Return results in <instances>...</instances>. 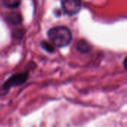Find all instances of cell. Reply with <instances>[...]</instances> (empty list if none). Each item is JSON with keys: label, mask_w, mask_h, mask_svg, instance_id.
I'll return each instance as SVG.
<instances>
[{"label": "cell", "mask_w": 127, "mask_h": 127, "mask_svg": "<svg viewBox=\"0 0 127 127\" xmlns=\"http://www.w3.org/2000/svg\"><path fill=\"white\" fill-rule=\"evenodd\" d=\"M48 36L54 45L60 48L67 46L72 39L71 31L65 26H57L48 31Z\"/></svg>", "instance_id": "1"}, {"label": "cell", "mask_w": 127, "mask_h": 127, "mask_svg": "<svg viewBox=\"0 0 127 127\" xmlns=\"http://www.w3.org/2000/svg\"><path fill=\"white\" fill-rule=\"evenodd\" d=\"M62 7L64 13L68 16H73L79 13L81 9L80 0H63Z\"/></svg>", "instance_id": "2"}, {"label": "cell", "mask_w": 127, "mask_h": 127, "mask_svg": "<svg viewBox=\"0 0 127 127\" xmlns=\"http://www.w3.org/2000/svg\"><path fill=\"white\" fill-rule=\"evenodd\" d=\"M28 77V74L27 73H21L18 74L16 75H13L11 77L4 85V88L5 89H7L10 88L11 86H19L22 84L23 83L25 82L26 79Z\"/></svg>", "instance_id": "3"}, {"label": "cell", "mask_w": 127, "mask_h": 127, "mask_svg": "<svg viewBox=\"0 0 127 127\" xmlns=\"http://www.w3.org/2000/svg\"><path fill=\"white\" fill-rule=\"evenodd\" d=\"M5 20L11 25H18V24L21 23L22 18V15L19 12L10 11V12H8L6 13Z\"/></svg>", "instance_id": "4"}, {"label": "cell", "mask_w": 127, "mask_h": 127, "mask_svg": "<svg viewBox=\"0 0 127 127\" xmlns=\"http://www.w3.org/2000/svg\"><path fill=\"white\" fill-rule=\"evenodd\" d=\"M77 49L79 52L86 54L91 50V47L89 44L85 40H80L77 45Z\"/></svg>", "instance_id": "5"}, {"label": "cell", "mask_w": 127, "mask_h": 127, "mask_svg": "<svg viewBox=\"0 0 127 127\" xmlns=\"http://www.w3.org/2000/svg\"><path fill=\"white\" fill-rule=\"evenodd\" d=\"M2 3L5 7L13 10L17 8L20 5L21 0H2Z\"/></svg>", "instance_id": "6"}, {"label": "cell", "mask_w": 127, "mask_h": 127, "mask_svg": "<svg viewBox=\"0 0 127 127\" xmlns=\"http://www.w3.org/2000/svg\"><path fill=\"white\" fill-rule=\"evenodd\" d=\"M42 48L45 50V51H47L48 52H53L54 51V47H53V45H51V44H50V43H48V42H45V41H43L42 42Z\"/></svg>", "instance_id": "7"}, {"label": "cell", "mask_w": 127, "mask_h": 127, "mask_svg": "<svg viewBox=\"0 0 127 127\" xmlns=\"http://www.w3.org/2000/svg\"><path fill=\"white\" fill-rule=\"evenodd\" d=\"M24 33L22 30H16L14 31L13 33V37L16 39H22V37L23 36Z\"/></svg>", "instance_id": "8"}, {"label": "cell", "mask_w": 127, "mask_h": 127, "mask_svg": "<svg viewBox=\"0 0 127 127\" xmlns=\"http://www.w3.org/2000/svg\"><path fill=\"white\" fill-rule=\"evenodd\" d=\"M124 65L125 68L127 70V57L125 58V60H124Z\"/></svg>", "instance_id": "9"}]
</instances>
